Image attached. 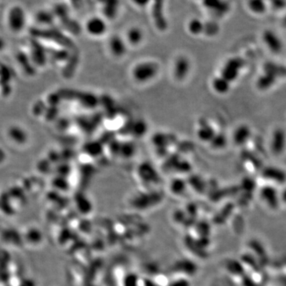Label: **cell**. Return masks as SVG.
I'll use <instances>...</instances> for the list:
<instances>
[{"instance_id":"1","label":"cell","mask_w":286,"mask_h":286,"mask_svg":"<svg viewBox=\"0 0 286 286\" xmlns=\"http://www.w3.org/2000/svg\"><path fill=\"white\" fill-rule=\"evenodd\" d=\"M160 72V64L155 60H139L130 68V78L135 85L144 86L154 82Z\"/></svg>"},{"instance_id":"2","label":"cell","mask_w":286,"mask_h":286,"mask_svg":"<svg viewBox=\"0 0 286 286\" xmlns=\"http://www.w3.org/2000/svg\"><path fill=\"white\" fill-rule=\"evenodd\" d=\"M192 72V63L187 57L179 56L171 64V78L177 84H183L189 78Z\"/></svg>"}]
</instances>
